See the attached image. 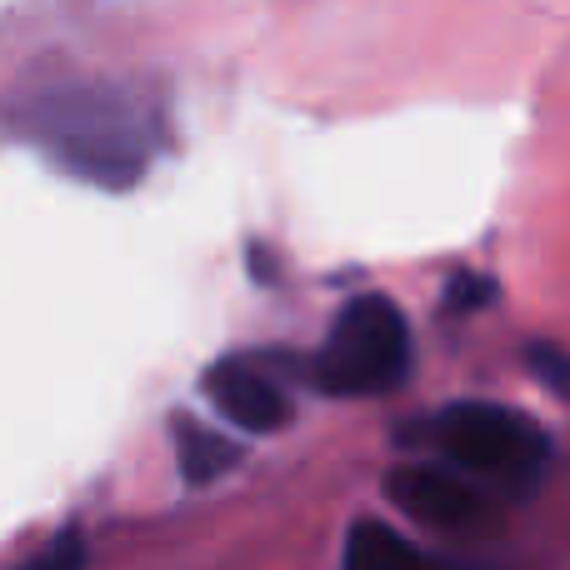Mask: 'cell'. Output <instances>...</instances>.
Listing matches in <instances>:
<instances>
[{
  "instance_id": "7a4b0ae2",
  "label": "cell",
  "mask_w": 570,
  "mask_h": 570,
  "mask_svg": "<svg viewBox=\"0 0 570 570\" xmlns=\"http://www.w3.org/2000/svg\"><path fill=\"white\" fill-rule=\"evenodd\" d=\"M435 451L451 455V465L481 475L505 491H535L551 465V441L535 421H525L511 405L461 401L435 415Z\"/></svg>"
},
{
  "instance_id": "8992f818",
  "label": "cell",
  "mask_w": 570,
  "mask_h": 570,
  "mask_svg": "<svg viewBox=\"0 0 570 570\" xmlns=\"http://www.w3.org/2000/svg\"><path fill=\"white\" fill-rule=\"evenodd\" d=\"M176 461L186 485H210L240 461V451L220 431L200 425L196 415H176Z\"/></svg>"
},
{
  "instance_id": "3957f363",
  "label": "cell",
  "mask_w": 570,
  "mask_h": 570,
  "mask_svg": "<svg viewBox=\"0 0 570 570\" xmlns=\"http://www.w3.org/2000/svg\"><path fill=\"white\" fill-rule=\"evenodd\" d=\"M411 375V325L391 295H355L335 315L321 355V391L331 395H385Z\"/></svg>"
},
{
  "instance_id": "30bf717a",
  "label": "cell",
  "mask_w": 570,
  "mask_h": 570,
  "mask_svg": "<svg viewBox=\"0 0 570 570\" xmlns=\"http://www.w3.org/2000/svg\"><path fill=\"white\" fill-rule=\"evenodd\" d=\"M60 561H86V546H80L76 535H66L56 551H46V566H60Z\"/></svg>"
},
{
  "instance_id": "277c9868",
  "label": "cell",
  "mask_w": 570,
  "mask_h": 570,
  "mask_svg": "<svg viewBox=\"0 0 570 570\" xmlns=\"http://www.w3.org/2000/svg\"><path fill=\"white\" fill-rule=\"evenodd\" d=\"M385 495L401 505L411 521L435 525V531H461V525H475L485 515L481 491L451 475L445 465H395L385 475Z\"/></svg>"
},
{
  "instance_id": "9c48e42d",
  "label": "cell",
  "mask_w": 570,
  "mask_h": 570,
  "mask_svg": "<svg viewBox=\"0 0 570 570\" xmlns=\"http://www.w3.org/2000/svg\"><path fill=\"white\" fill-rule=\"evenodd\" d=\"M531 365L556 395H566V355H561V345H531Z\"/></svg>"
},
{
  "instance_id": "ba28073f",
  "label": "cell",
  "mask_w": 570,
  "mask_h": 570,
  "mask_svg": "<svg viewBox=\"0 0 570 570\" xmlns=\"http://www.w3.org/2000/svg\"><path fill=\"white\" fill-rule=\"evenodd\" d=\"M491 291L495 285L485 276H455L451 285H445V305H451V311H475V305L491 301Z\"/></svg>"
},
{
  "instance_id": "6da1fadb",
  "label": "cell",
  "mask_w": 570,
  "mask_h": 570,
  "mask_svg": "<svg viewBox=\"0 0 570 570\" xmlns=\"http://www.w3.org/2000/svg\"><path fill=\"white\" fill-rule=\"evenodd\" d=\"M30 140L96 186H130L156 150V120L120 90H50L20 116Z\"/></svg>"
},
{
  "instance_id": "52a82bcc",
  "label": "cell",
  "mask_w": 570,
  "mask_h": 570,
  "mask_svg": "<svg viewBox=\"0 0 570 570\" xmlns=\"http://www.w3.org/2000/svg\"><path fill=\"white\" fill-rule=\"evenodd\" d=\"M425 556L405 541L401 531L381 521H355L345 535V566L351 570H395V566H421Z\"/></svg>"
},
{
  "instance_id": "5b68a950",
  "label": "cell",
  "mask_w": 570,
  "mask_h": 570,
  "mask_svg": "<svg viewBox=\"0 0 570 570\" xmlns=\"http://www.w3.org/2000/svg\"><path fill=\"white\" fill-rule=\"evenodd\" d=\"M206 395L230 425L250 435H276L291 421V401L256 361H220L206 371Z\"/></svg>"
}]
</instances>
